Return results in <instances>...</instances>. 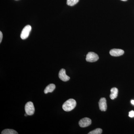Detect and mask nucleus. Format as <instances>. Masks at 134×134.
Returning <instances> with one entry per match:
<instances>
[{
	"mask_svg": "<svg viewBox=\"0 0 134 134\" xmlns=\"http://www.w3.org/2000/svg\"><path fill=\"white\" fill-rule=\"evenodd\" d=\"M2 134H18V133L13 129H6L3 130Z\"/></svg>",
	"mask_w": 134,
	"mask_h": 134,
	"instance_id": "11",
	"label": "nucleus"
},
{
	"mask_svg": "<svg viewBox=\"0 0 134 134\" xmlns=\"http://www.w3.org/2000/svg\"><path fill=\"white\" fill-rule=\"evenodd\" d=\"M55 88V85L52 83L48 85V86H46V88L44 90V93L45 94H47L49 92H52L54 91Z\"/></svg>",
	"mask_w": 134,
	"mask_h": 134,
	"instance_id": "9",
	"label": "nucleus"
},
{
	"mask_svg": "<svg viewBox=\"0 0 134 134\" xmlns=\"http://www.w3.org/2000/svg\"><path fill=\"white\" fill-rule=\"evenodd\" d=\"M79 0H67V4L69 6H73L79 2Z\"/></svg>",
	"mask_w": 134,
	"mask_h": 134,
	"instance_id": "12",
	"label": "nucleus"
},
{
	"mask_svg": "<svg viewBox=\"0 0 134 134\" xmlns=\"http://www.w3.org/2000/svg\"><path fill=\"white\" fill-rule=\"evenodd\" d=\"M31 30V26L30 25H27L25 26L23 29L21 34V38L23 40L25 39L28 37L30 32Z\"/></svg>",
	"mask_w": 134,
	"mask_h": 134,
	"instance_id": "4",
	"label": "nucleus"
},
{
	"mask_svg": "<svg viewBox=\"0 0 134 134\" xmlns=\"http://www.w3.org/2000/svg\"><path fill=\"white\" fill-rule=\"evenodd\" d=\"M124 50L120 49H112L110 50V55L114 57H118L123 55L124 54Z\"/></svg>",
	"mask_w": 134,
	"mask_h": 134,
	"instance_id": "8",
	"label": "nucleus"
},
{
	"mask_svg": "<svg viewBox=\"0 0 134 134\" xmlns=\"http://www.w3.org/2000/svg\"><path fill=\"white\" fill-rule=\"evenodd\" d=\"M59 77L60 80L64 82L68 81L70 79V77L66 74V70L64 69H62L60 70Z\"/></svg>",
	"mask_w": 134,
	"mask_h": 134,
	"instance_id": "7",
	"label": "nucleus"
},
{
	"mask_svg": "<svg viewBox=\"0 0 134 134\" xmlns=\"http://www.w3.org/2000/svg\"><path fill=\"white\" fill-rule=\"evenodd\" d=\"M103 130L100 128H97L94 130L88 133L89 134H101L102 133Z\"/></svg>",
	"mask_w": 134,
	"mask_h": 134,
	"instance_id": "13",
	"label": "nucleus"
},
{
	"mask_svg": "<svg viewBox=\"0 0 134 134\" xmlns=\"http://www.w3.org/2000/svg\"><path fill=\"white\" fill-rule=\"evenodd\" d=\"M92 121L90 118L85 117L79 121V125L81 127H85L91 125Z\"/></svg>",
	"mask_w": 134,
	"mask_h": 134,
	"instance_id": "5",
	"label": "nucleus"
},
{
	"mask_svg": "<svg viewBox=\"0 0 134 134\" xmlns=\"http://www.w3.org/2000/svg\"><path fill=\"white\" fill-rule=\"evenodd\" d=\"M118 94V90L117 88H113L111 90V94L110 95V98L114 99L117 97Z\"/></svg>",
	"mask_w": 134,
	"mask_h": 134,
	"instance_id": "10",
	"label": "nucleus"
},
{
	"mask_svg": "<svg viewBox=\"0 0 134 134\" xmlns=\"http://www.w3.org/2000/svg\"><path fill=\"white\" fill-rule=\"evenodd\" d=\"M98 59V55L93 52H90L86 55V60L88 62H95Z\"/></svg>",
	"mask_w": 134,
	"mask_h": 134,
	"instance_id": "3",
	"label": "nucleus"
},
{
	"mask_svg": "<svg viewBox=\"0 0 134 134\" xmlns=\"http://www.w3.org/2000/svg\"><path fill=\"white\" fill-rule=\"evenodd\" d=\"M131 103H132V104L133 105H134V100H131Z\"/></svg>",
	"mask_w": 134,
	"mask_h": 134,
	"instance_id": "16",
	"label": "nucleus"
},
{
	"mask_svg": "<svg viewBox=\"0 0 134 134\" xmlns=\"http://www.w3.org/2000/svg\"><path fill=\"white\" fill-rule=\"evenodd\" d=\"M76 105V101L73 99H70L64 103L62 108L65 111H70L74 109Z\"/></svg>",
	"mask_w": 134,
	"mask_h": 134,
	"instance_id": "1",
	"label": "nucleus"
},
{
	"mask_svg": "<svg viewBox=\"0 0 134 134\" xmlns=\"http://www.w3.org/2000/svg\"><path fill=\"white\" fill-rule=\"evenodd\" d=\"M121 1H126L127 0H121Z\"/></svg>",
	"mask_w": 134,
	"mask_h": 134,
	"instance_id": "17",
	"label": "nucleus"
},
{
	"mask_svg": "<svg viewBox=\"0 0 134 134\" xmlns=\"http://www.w3.org/2000/svg\"><path fill=\"white\" fill-rule=\"evenodd\" d=\"M25 113L28 115H33L35 112V108L33 103L31 101L26 103L25 106Z\"/></svg>",
	"mask_w": 134,
	"mask_h": 134,
	"instance_id": "2",
	"label": "nucleus"
},
{
	"mask_svg": "<svg viewBox=\"0 0 134 134\" xmlns=\"http://www.w3.org/2000/svg\"><path fill=\"white\" fill-rule=\"evenodd\" d=\"M100 111H105L107 109V100L105 98H102L100 99L98 103Z\"/></svg>",
	"mask_w": 134,
	"mask_h": 134,
	"instance_id": "6",
	"label": "nucleus"
},
{
	"mask_svg": "<svg viewBox=\"0 0 134 134\" xmlns=\"http://www.w3.org/2000/svg\"><path fill=\"white\" fill-rule=\"evenodd\" d=\"M3 38V34L1 31H0V43H1Z\"/></svg>",
	"mask_w": 134,
	"mask_h": 134,
	"instance_id": "15",
	"label": "nucleus"
},
{
	"mask_svg": "<svg viewBox=\"0 0 134 134\" xmlns=\"http://www.w3.org/2000/svg\"><path fill=\"white\" fill-rule=\"evenodd\" d=\"M129 117L131 118H133L134 117V111L133 110L130 111L129 113Z\"/></svg>",
	"mask_w": 134,
	"mask_h": 134,
	"instance_id": "14",
	"label": "nucleus"
}]
</instances>
